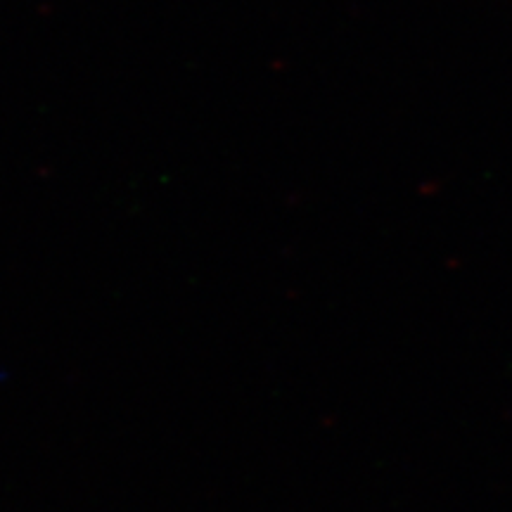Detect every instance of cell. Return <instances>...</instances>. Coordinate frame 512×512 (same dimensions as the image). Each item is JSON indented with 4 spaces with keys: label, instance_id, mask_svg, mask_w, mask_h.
Returning <instances> with one entry per match:
<instances>
[]
</instances>
